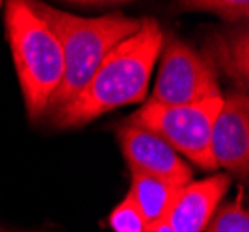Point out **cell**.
I'll use <instances>...</instances> for the list:
<instances>
[{
    "mask_svg": "<svg viewBox=\"0 0 249 232\" xmlns=\"http://www.w3.org/2000/svg\"><path fill=\"white\" fill-rule=\"evenodd\" d=\"M164 32L155 19H143L140 30L114 47L80 95L51 114L52 125L60 128L82 127L97 117L124 104L143 100Z\"/></svg>",
    "mask_w": 249,
    "mask_h": 232,
    "instance_id": "obj_1",
    "label": "cell"
},
{
    "mask_svg": "<svg viewBox=\"0 0 249 232\" xmlns=\"http://www.w3.org/2000/svg\"><path fill=\"white\" fill-rule=\"evenodd\" d=\"M30 8L51 28L63 52V78L49 102V114L80 95L108 52L142 26V21L119 13L84 19L47 4H30Z\"/></svg>",
    "mask_w": 249,
    "mask_h": 232,
    "instance_id": "obj_2",
    "label": "cell"
},
{
    "mask_svg": "<svg viewBox=\"0 0 249 232\" xmlns=\"http://www.w3.org/2000/svg\"><path fill=\"white\" fill-rule=\"evenodd\" d=\"M6 35L28 117L37 121L47 114L52 95L62 84V47L30 4L21 0L8 2L6 6Z\"/></svg>",
    "mask_w": 249,
    "mask_h": 232,
    "instance_id": "obj_3",
    "label": "cell"
},
{
    "mask_svg": "<svg viewBox=\"0 0 249 232\" xmlns=\"http://www.w3.org/2000/svg\"><path fill=\"white\" fill-rule=\"evenodd\" d=\"M223 102V97L184 106H164L149 100L126 123L145 128L164 139L169 147L184 154L201 169L214 171L218 164L210 150L212 127Z\"/></svg>",
    "mask_w": 249,
    "mask_h": 232,
    "instance_id": "obj_4",
    "label": "cell"
},
{
    "mask_svg": "<svg viewBox=\"0 0 249 232\" xmlns=\"http://www.w3.org/2000/svg\"><path fill=\"white\" fill-rule=\"evenodd\" d=\"M221 97L218 73L207 54L180 41L164 50L151 100L164 106H184Z\"/></svg>",
    "mask_w": 249,
    "mask_h": 232,
    "instance_id": "obj_5",
    "label": "cell"
},
{
    "mask_svg": "<svg viewBox=\"0 0 249 232\" xmlns=\"http://www.w3.org/2000/svg\"><path fill=\"white\" fill-rule=\"evenodd\" d=\"M117 137L132 173H142L178 186L192 182L190 166L178 156L175 149L149 130L124 121L117 128Z\"/></svg>",
    "mask_w": 249,
    "mask_h": 232,
    "instance_id": "obj_6",
    "label": "cell"
},
{
    "mask_svg": "<svg viewBox=\"0 0 249 232\" xmlns=\"http://www.w3.org/2000/svg\"><path fill=\"white\" fill-rule=\"evenodd\" d=\"M210 150L218 167L240 179H248L249 169V99L246 93H232L223 99L219 108Z\"/></svg>",
    "mask_w": 249,
    "mask_h": 232,
    "instance_id": "obj_7",
    "label": "cell"
},
{
    "mask_svg": "<svg viewBox=\"0 0 249 232\" xmlns=\"http://www.w3.org/2000/svg\"><path fill=\"white\" fill-rule=\"evenodd\" d=\"M229 184V175H214L182 186L166 217L173 232L205 231L208 219L219 206V200L225 197Z\"/></svg>",
    "mask_w": 249,
    "mask_h": 232,
    "instance_id": "obj_8",
    "label": "cell"
},
{
    "mask_svg": "<svg viewBox=\"0 0 249 232\" xmlns=\"http://www.w3.org/2000/svg\"><path fill=\"white\" fill-rule=\"evenodd\" d=\"M180 188L182 186L178 184L164 182V180L153 179L142 173H132L130 193L149 227L166 219Z\"/></svg>",
    "mask_w": 249,
    "mask_h": 232,
    "instance_id": "obj_9",
    "label": "cell"
},
{
    "mask_svg": "<svg viewBox=\"0 0 249 232\" xmlns=\"http://www.w3.org/2000/svg\"><path fill=\"white\" fill-rule=\"evenodd\" d=\"M248 32L219 33L207 47V56L214 67H221L234 82L246 85L249 76Z\"/></svg>",
    "mask_w": 249,
    "mask_h": 232,
    "instance_id": "obj_10",
    "label": "cell"
},
{
    "mask_svg": "<svg viewBox=\"0 0 249 232\" xmlns=\"http://www.w3.org/2000/svg\"><path fill=\"white\" fill-rule=\"evenodd\" d=\"M203 232H249V215L242 200L218 206Z\"/></svg>",
    "mask_w": 249,
    "mask_h": 232,
    "instance_id": "obj_11",
    "label": "cell"
},
{
    "mask_svg": "<svg viewBox=\"0 0 249 232\" xmlns=\"http://www.w3.org/2000/svg\"><path fill=\"white\" fill-rule=\"evenodd\" d=\"M110 227L114 229V232H147L149 225H147L145 217L142 210L138 208L132 193L128 191V195L124 197L117 206L114 208V212L110 214Z\"/></svg>",
    "mask_w": 249,
    "mask_h": 232,
    "instance_id": "obj_12",
    "label": "cell"
},
{
    "mask_svg": "<svg viewBox=\"0 0 249 232\" xmlns=\"http://www.w3.org/2000/svg\"><path fill=\"white\" fill-rule=\"evenodd\" d=\"M194 10H207L221 15L227 21H238L248 15V2H192Z\"/></svg>",
    "mask_w": 249,
    "mask_h": 232,
    "instance_id": "obj_13",
    "label": "cell"
},
{
    "mask_svg": "<svg viewBox=\"0 0 249 232\" xmlns=\"http://www.w3.org/2000/svg\"><path fill=\"white\" fill-rule=\"evenodd\" d=\"M147 232H173V229L169 227L167 219H162V221H158V223H155V225H151Z\"/></svg>",
    "mask_w": 249,
    "mask_h": 232,
    "instance_id": "obj_14",
    "label": "cell"
},
{
    "mask_svg": "<svg viewBox=\"0 0 249 232\" xmlns=\"http://www.w3.org/2000/svg\"><path fill=\"white\" fill-rule=\"evenodd\" d=\"M0 232H4V231H0Z\"/></svg>",
    "mask_w": 249,
    "mask_h": 232,
    "instance_id": "obj_15",
    "label": "cell"
}]
</instances>
